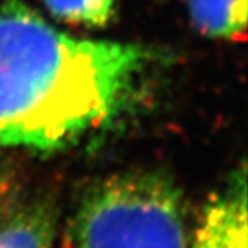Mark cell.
I'll list each match as a JSON object with an SVG mask.
<instances>
[{
    "instance_id": "6da1fadb",
    "label": "cell",
    "mask_w": 248,
    "mask_h": 248,
    "mask_svg": "<svg viewBox=\"0 0 248 248\" xmlns=\"http://www.w3.org/2000/svg\"><path fill=\"white\" fill-rule=\"evenodd\" d=\"M139 46L77 39L9 0L0 6V144H69L108 120L144 59Z\"/></svg>"
},
{
    "instance_id": "7a4b0ae2",
    "label": "cell",
    "mask_w": 248,
    "mask_h": 248,
    "mask_svg": "<svg viewBox=\"0 0 248 248\" xmlns=\"http://www.w3.org/2000/svg\"><path fill=\"white\" fill-rule=\"evenodd\" d=\"M183 193L155 172L114 175L94 186L70 221L72 248H187Z\"/></svg>"
},
{
    "instance_id": "3957f363",
    "label": "cell",
    "mask_w": 248,
    "mask_h": 248,
    "mask_svg": "<svg viewBox=\"0 0 248 248\" xmlns=\"http://www.w3.org/2000/svg\"><path fill=\"white\" fill-rule=\"evenodd\" d=\"M187 248H247L245 169L209 201Z\"/></svg>"
},
{
    "instance_id": "277c9868",
    "label": "cell",
    "mask_w": 248,
    "mask_h": 248,
    "mask_svg": "<svg viewBox=\"0 0 248 248\" xmlns=\"http://www.w3.org/2000/svg\"><path fill=\"white\" fill-rule=\"evenodd\" d=\"M193 24L212 38L238 39L247 27V0H187Z\"/></svg>"
},
{
    "instance_id": "5b68a950",
    "label": "cell",
    "mask_w": 248,
    "mask_h": 248,
    "mask_svg": "<svg viewBox=\"0 0 248 248\" xmlns=\"http://www.w3.org/2000/svg\"><path fill=\"white\" fill-rule=\"evenodd\" d=\"M52 15L62 20L84 24L105 26L115 8V0H44Z\"/></svg>"
},
{
    "instance_id": "8992f818",
    "label": "cell",
    "mask_w": 248,
    "mask_h": 248,
    "mask_svg": "<svg viewBox=\"0 0 248 248\" xmlns=\"http://www.w3.org/2000/svg\"><path fill=\"white\" fill-rule=\"evenodd\" d=\"M0 248H49V244L31 227L6 224L0 229Z\"/></svg>"
}]
</instances>
